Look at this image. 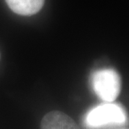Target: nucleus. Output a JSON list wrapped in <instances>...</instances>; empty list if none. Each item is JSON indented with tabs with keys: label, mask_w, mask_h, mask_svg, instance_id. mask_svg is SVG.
I'll return each mask as SVG.
<instances>
[{
	"label": "nucleus",
	"mask_w": 129,
	"mask_h": 129,
	"mask_svg": "<svg viewBox=\"0 0 129 129\" xmlns=\"http://www.w3.org/2000/svg\"><path fill=\"white\" fill-rule=\"evenodd\" d=\"M127 122V113L119 104L107 102L92 108L85 116L84 122L89 129H105L122 125Z\"/></svg>",
	"instance_id": "obj_1"
},
{
	"label": "nucleus",
	"mask_w": 129,
	"mask_h": 129,
	"mask_svg": "<svg viewBox=\"0 0 129 129\" xmlns=\"http://www.w3.org/2000/svg\"><path fill=\"white\" fill-rule=\"evenodd\" d=\"M92 86L96 95L106 102L116 100L121 91V78L113 69H102L92 75Z\"/></svg>",
	"instance_id": "obj_2"
},
{
	"label": "nucleus",
	"mask_w": 129,
	"mask_h": 129,
	"mask_svg": "<svg viewBox=\"0 0 129 129\" xmlns=\"http://www.w3.org/2000/svg\"><path fill=\"white\" fill-rule=\"evenodd\" d=\"M40 127L41 129H80L69 116L58 111L46 114L42 119Z\"/></svg>",
	"instance_id": "obj_3"
},
{
	"label": "nucleus",
	"mask_w": 129,
	"mask_h": 129,
	"mask_svg": "<svg viewBox=\"0 0 129 129\" xmlns=\"http://www.w3.org/2000/svg\"><path fill=\"white\" fill-rule=\"evenodd\" d=\"M9 9L18 15L31 16L42 9L45 0H5Z\"/></svg>",
	"instance_id": "obj_4"
}]
</instances>
